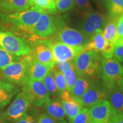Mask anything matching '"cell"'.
<instances>
[{"mask_svg": "<svg viewBox=\"0 0 123 123\" xmlns=\"http://www.w3.org/2000/svg\"><path fill=\"white\" fill-rule=\"evenodd\" d=\"M100 54L93 50L85 51L73 59L78 74L92 80L101 78V62Z\"/></svg>", "mask_w": 123, "mask_h": 123, "instance_id": "obj_1", "label": "cell"}, {"mask_svg": "<svg viewBox=\"0 0 123 123\" xmlns=\"http://www.w3.org/2000/svg\"><path fill=\"white\" fill-rule=\"evenodd\" d=\"M42 12L34 6L29 10L12 14L0 13V23L15 27L22 31L31 33Z\"/></svg>", "mask_w": 123, "mask_h": 123, "instance_id": "obj_2", "label": "cell"}, {"mask_svg": "<svg viewBox=\"0 0 123 123\" xmlns=\"http://www.w3.org/2000/svg\"><path fill=\"white\" fill-rule=\"evenodd\" d=\"M31 56L25 55L20 61L12 63L1 70L3 79L15 86H22L29 79L27 67Z\"/></svg>", "mask_w": 123, "mask_h": 123, "instance_id": "obj_3", "label": "cell"}, {"mask_svg": "<svg viewBox=\"0 0 123 123\" xmlns=\"http://www.w3.org/2000/svg\"><path fill=\"white\" fill-rule=\"evenodd\" d=\"M0 46L17 56H24L31 53V48L26 40L11 31L0 30Z\"/></svg>", "mask_w": 123, "mask_h": 123, "instance_id": "obj_4", "label": "cell"}, {"mask_svg": "<svg viewBox=\"0 0 123 123\" xmlns=\"http://www.w3.org/2000/svg\"><path fill=\"white\" fill-rule=\"evenodd\" d=\"M28 96L22 91L15 98L12 104L1 114L2 123H15L31 105Z\"/></svg>", "mask_w": 123, "mask_h": 123, "instance_id": "obj_5", "label": "cell"}, {"mask_svg": "<svg viewBox=\"0 0 123 123\" xmlns=\"http://www.w3.org/2000/svg\"><path fill=\"white\" fill-rule=\"evenodd\" d=\"M123 76V66L115 58L105 59L101 62V80L110 90L117 85Z\"/></svg>", "mask_w": 123, "mask_h": 123, "instance_id": "obj_6", "label": "cell"}, {"mask_svg": "<svg viewBox=\"0 0 123 123\" xmlns=\"http://www.w3.org/2000/svg\"><path fill=\"white\" fill-rule=\"evenodd\" d=\"M32 105L42 107L51 99L49 92L42 80L28 79L22 86Z\"/></svg>", "mask_w": 123, "mask_h": 123, "instance_id": "obj_7", "label": "cell"}, {"mask_svg": "<svg viewBox=\"0 0 123 123\" xmlns=\"http://www.w3.org/2000/svg\"><path fill=\"white\" fill-rule=\"evenodd\" d=\"M56 38L58 42L72 46H86L90 41L81 31L66 26L64 23L58 21Z\"/></svg>", "mask_w": 123, "mask_h": 123, "instance_id": "obj_8", "label": "cell"}, {"mask_svg": "<svg viewBox=\"0 0 123 123\" xmlns=\"http://www.w3.org/2000/svg\"><path fill=\"white\" fill-rule=\"evenodd\" d=\"M81 15L82 19L79 28L82 33L90 38L97 31L103 30L108 23L105 15L98 12L92 10Z\"/></svg>", "mask_w": 123, "mask_h": 123, "instance_id": "obj_9", "label": "cell"}, {"mask_svg": "<svg viewBox=\"0 0 123 123\" xmlns=\"http://www.w3.org/2000/svg\"><path fill=\"white\" fill-rule=\"evenodd\" d=\"M31 48L30 55L37 61L53 68L55 61L51 48V42L42 39H36L29 43Z\"/></svg>", "mask_w": 123, "mask_h": 123, "instance_id": "obj_10", "label": "cell"}, {"mask_svg": "<svg viewBox=\"0 0 123 123\" xmlns=\"http://www.w3.org/2000/svg\"><path fill=\"white\" fill-rule=\"evenodd\" d=\"M108 89L102 80L99 79L91 80L90 87L80 98L84 108H89L99 101L106 100Z\"/></svg>", "mask_w": 123, "mask_h": 123, "instance_id": "obj_11", "label": "cell"}, {"mask_svg": "<svg viewBox=\"0 0 123 123\" xmlns=\"http://www.w3.org/2000/svg\"><path fill=\"white\" fill-rule=\"evenodd\" d=\"M57 19L49 14H41L36 24L31 30V33L41 38H45L53 35L56 31Z\"/></svg>", "mask_w": 123, "mask_h": 123, "instance_id": "obj_12", "label": "cell"}, {"mask_svg": "<svg viewBox=\"0 0 123 123\" xmlns=\"http://www.w3.org/2000/svg\"><path fill=\"white\" fill-rule=\"evenodd\" d=\"M91 123H108L116 111L107 100H103L88 108Z\"/></svg>", "mask_w": 123, "mask_h": 123, "instance_id": "obj_13", "label": "cell"}, {"mask_svg": "<svg viewBox=\"0 0 123 123\" xmlns=\"http://www.w3.org/2000/svg\"><path fill=\"white\" fill-rule=\"evenodd\" d=\"M51 48L55 62L71 61L85 51V46H72L58 41L51 42Z\"/></svg>", "mask_w": 123, "mask_h": 123, "instance_id": "obj_14", "label": "cell"}, {"mask_svg": "<svg viewBox=\"0 0 123 123\" xmlns=\"http://www.w3.org/2000/svg\"><path fill=\"white\" fill-rule=\"evenodd\" d=\"M102 30L97 32L91 38L90 42L85 46V51L93 50L101 53L103 58L108 59L113 56L114 46L110 44L104 37Z\"/></svg>", "mask_w": 123, "mask_h": 123, "instance_id": "obj_15", "label": "cell"}, {"mask_svg": "<svg viewBox=\"0 0 123 123\" xmlns=\"http://www.w3.org/2000/svg\"><path fill=\"white\" fill-rule=\"evenodd\" d=\"M59 100L68 119L75 117L84 108L80 99L73 96L67 90L61 93Z\"/></svg>", "mask_w": 123, "mask_h": 123, "instance_id": "obj_16", "label": "cell"}, {"mask_svg": "<svg viewBox=\"0 0 123 123\" xmlns=\"http://www.w3.org/2000/svg\"><path fill=\"white\" fill-rule=\"evenodd\" d=\"M30 0H0V13L12 14L29 10Z\"/></svg>", "mask_w": 123, "mask_h": 123, "instance_id": "obj_17", "label": "cell"}, {"mask_svg": "<svg viewBox=\"0 0 123 123\" xmlns=\"http://www.w3.org/2000/svg\"><path fill=\"white\" fill-rule=\"evenodd\" d=\"M17 86L8 82L0 81V110L8 105L19 92Z\"/></svg>", "mask_w": 123, "mask_h": 123, "instance_id": "obj_18", "label": "cell"}, {"mask_svg": "<svg viewBox=\"0 0 123 123\" xmlns=\"http://www.w3.org/2000/svg\"><path fill=\"white\" fill-rule=\"evenodd\" d=\"M50 67L32 58L27 67V76L29 79L42 80L51 70Z\"/></svg>", "mask_w": 123, "mask_h": 123, "instance_id": "obj_19", "label": "cell"}, {"mask_svg": "<svg viewBox=\"0 0 123 123\" xmlns=\"http://www.w3.org/2000/svg\"><path fill=\"white\" fill-rule=\"evenodd\" d=\"M43 107L44 113L58 122L64 120L66 116L59 99H51Z\"/></svg>", "mask_w": 123, "mask_h": 123, "instance_id": "obj_20", "label": "cell"}, {"mask_svg": "<svg viewBox=\"0 0 123 123\" xmlns=\"http://www.w3.org/2000/svg\"><path fill=\"white\" fill-rule=\"evenodd\" d=\"M106 100L117 112L123 113V92L119 86L108 90Z\"/></svg>", "mask_w": 123, "mask_h": 123, "instance_id": "obj_21", "label": "cell"}, {"mask_svg": "<svg viewBox=\"0 0 123 123\" xmlns=\"http://www.w3.org/2000/svg\"><path fill=\"white\" fill-rule=\"evenodd\" d=\"M91 80V79L87 77L78 75L76 83L69 92L73 96L80 99L90 87Z\"/></svg>", "mask_w": 123, "mask_h": 123, "instance_id": "obj_22", "label": "cell"}, {"mask_svg": "<svg viewBox=\"0 0 123 123\" xmlns=\"http://www.w3.org/2000/svg\"><path fill=\"white\" fill-rule=\"evenodd\" d=\"M42 81L49 92L50 99H59L62 93L58 88L52 68Z\"/></svg>", "mask_w": 123, "mask_h": 123, "instance_id": "obj_23", "label": "cell"}, {"mask_svg": "<svg viewBox=\"0 0 123 123\" xmlns=\"http://www.w3.org/2000/svg\"><path fill=\"white\" fill-rule=\"evenodd\" d=\"M31 5L39 9L42 13L54 14L57 12L54 0H30Z\"/></svg>", "mask_w": 123, "mask_h": 123, "instance_id": "obj_24", "label": "cell"}, {"mask_svg": "<svg viewBox=\"0 0 123 123\" xmlns=\"http://www.w3.org/2000/svg\"><path fill=\"white\" fill-rule=\"evenodd\" d=\"M41 111L39 107L31 105L25 114L15 123H38Z\"/></svg>", "mask_w": 123, "mask_h": 123, "instance_id": "obj_25", "label": "cell"}, {"mask_svg": "<svg viewBox=\"0 0 123 123\" xmlns=\"http://www.w3.org/2000/svg\"><path fill=\"white\" fill-rule=\"evenodd\" d=\"M117 21L113 20L107 23L103 31L104 37L107 42L111 45H115L116 42V25Z\"/></svg>", "mask_w": 123, "mask_h": 123, "instance_id": "obj_26", "label": "cell"}, {"mask_svg": "<svg viewBox=\"0 0 123 123\" xmlns=\"http://www.w3.org/2000/svg\"><path fill=\"white\" fill-rule=\"evenodd\" d=\"M22 57L12 54L0 46V71L12 63L20 61Z\"/></svg>", "mask_w": 123, "mask_h": 123, "instance_id": "obj_27", "label": "cell"}, {"mask_svg": "<svg viewBox=\"0 0 123 123\" xmlns=\"http://www.w3.org/2000/svg\"><path fill=\"white\" fill-rule=\"evenodd\" d=\"M108 9L112 18L119 19L123 15V0H108Z\"/></svg>", "mask_w": 123, "mask_h": 123, "instance_id": "obj_28", "label": "cell"}, {"mask_svg": "<svg viewBox=\"0 0 123 123\" xmlns=\"http://www.w3.org/2000/svg\"><path fill=\"white\" fill-rule=\"evenodd\" d=\"M55 65L57 68L63 74L65 78H68L73 74L75 69L73 60L67 61H57L55 62Z\"/></svg>", "mask_w": 123, "mask_h": 123, "instance_id": "obj_29", "label": "cell"}, {"mask_svg": "<svg viewBox=\"0 0 123 123\" xmlns=\"http://www.w3.org/2000/svg\"><path fill=\"white\" fill-rule=\"evenodd\" d=\"M52 70L58 90L61 93H62L63 92L67 90V83L65 76L55 65L54 66Z\"/></svg>", "mask_w": 123, "mask_h": 123, "instance_id": "obj_30", "label": "cell"}, {"mask_svg": "<svg viewBox=\"0 0 123 123\" xmlns=\"http://www.w3.org/2000/svg\"><path fill=\"white\" fill-rule=\"evenodd\" d=\"M55 4L59 13H66L75 7L74 0H55Z\"/></svg>", "mask_w": 123, "mask_h": 123, "instance_id": "obj_31", "label": "cell"}, {"mask_svg": "<svg viewBox=\"0 0 123 123\" xmlns=\"http://www.w3.org/2000/svg\"><path fill=\"white\" fill-rule=\"evenodd\" d=\"M68 120L70 123H91L88 108H83L76 116Z\"/></svg>", "mask_w": 123, "mask_h": 123, "instance_id": "obj_32", "label": "cell"}, {"mask_svg": "<svg viewBox=\"0 0 123 123\" xmlns=\"http://www.w3.org/2000/svg\"><path fill=\"white\" fill-rule=\"evenodd\" d=\"M75 6H76L77 9L81 14L92 11V7L90 4V0H74Z\"/></svg>", "mask_w": 123, "mask_h": 123, "instance_id": "obj_33", "label": "cell"}, {"mask_svg": "<svg viewBox=\"0 0 123 123\" xmlns=\"http://www.w3.org/2000/svg\"><path fill=\"white\" fill-rule=\"evenodd\" d=\"M113 56L119 62H123V44H115Z\"/></svg>", "mask_w": 123, "mask_h": 123, "instance_id": "obj_34", "label": "cell"}, {"mask_svg": "<svg viewBox=\"0 0 123 123\" xmlns=\"http://www.w3.org/2000/svg\"><path fill=\"white\" fill-rule=\"evenodd\" d=\"M78 73H77L76 70H75L73 74L70 75L68 78H66V83H67V90L70 92L73 86L76 83L77 78L78 76Z\"/></svg>", "mask_w": 123, "mask_h": 123, "instance_id": "obj_35", "label": "cell"}, {"mask_svg": "<svg viewBox=\"0 0 123 123\" xmlns=\"http://www.w3.org/2000/svg\"><path fill=\"white\" fill-rule=\"evenodd\" d=\"M122 37H123V15L120 17L117 21L116 41Z\"/></svg>", "mask_w": 123, "mask_h": 123, "instance_id": "obj_36", "label": "cell"}, {"mask_svg": "<svg viewBox=\"0 0 123 123\" xmlns=\"http://www.w3.org/2000/svg\"><path fill=\"white\" fill-rule=\"evenodd\" d=\"M58 121H56L55 119L52 118L51 117L49 116L48 115L46 114V113H41L40 115L39 119H38V123H57Z\"/></svg>", "mask_w": 123, "mask_h": 123, "instance_id": "obj_37", "label": "cell"}, {"mask_svg": "<svg viewBox=\"0 0 123 123\" xmlns=\"http://www.w3.org/2000/svg\"><path fill=\"white\" fill-rule=\"evenodd\" d=\"M108 123H123V113L116 112Z\"/></svg>", "mask_w": 123, "mask_h": 123, "instance_id": "obj_38", "label": "cell"}, {"mask_svg": "<svg viewBox=\"0 0 123 123\" xmlns=\"http://www.w3.org/2000/svg\"><path fill=\"white\" fill-rule=\"evenodd\" d=\"M117 86L120 88L121 90L123 91V76L121 77V78L120 79V80L117 83Z\"/></svg>", "mask_w": 123, "mask_h": 123, "instance_id": "obj_39", "label": "cell"}, {"mask_svg": "<svg viewBox=\"0 0 123 123\" xmlns=\"http://www.w3.org/2000/svg\"><path fill=\"white\" fill-rule=\"evenodd\" d=\"M123 44V37L121 38L120 39H119V40L116 41V42L115 43V44Z\"/></svg>", "mask_w": 123, "mask_h": 123, "instance_id": "obj_40", "label": "cell"}, {"mask_svg": "<svg viewBox=\"0 0 123 123\" xmlns=\"http://www.w3.org/2000/svg\"><path fill=\"white\" fill-rule=\"evenodd\" d=\"M57 123H68L67 122V121L64 120H61V121H58V122Z\"/></svg>", "mask_w": 123, "mask_h": 123, "instance_id": "obj_41", "label": "cell"}, {"mask_svg": "<svg viewBox=\"0 0 123 123\" xmlns=\"http://www.w3.org/2000/svg\"><path fill=\"white\" fill-rule=\"evenodd\" d=\"M97 1H100V2H105L108 1V0H96Z\"/></svg>", "mask_w": 123, "mask_h": 123, "instance_id": "obj_42", "label": "cell"}, {"mask_svg": "<svg viewBox=\"0 0 123 123\" xmlns=\"http://www.w3.org/2000/svg\"><path fill=\"white\" fill-rule=\"evenodd\" d=\"M0 121H1V114H0Z\"/></svg>", "mask_w": 123, "mask_h": 123, "instance_id": "obj_43", "label": "cell"}, {"mask_svg": "<svg viewBox=\"0 0 123 123\" xmlns=\"http://www.w3.org/2000/svg\"><path fill=\"white\" fill-rule=\"evenodd\" d=\"M54 1H55V0H54Z\"/></svg>", "mask_w": 123, "mask_h": 123, "instance_id": "obj_44", "label": "cell"}]
</instances>
